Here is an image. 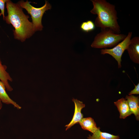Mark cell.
<instances>
[{
    "label": "cell",
    "instance_id": "cell-10",
    "mask_svg": "<svg viewBox=\"0 0 139 139\" xmlns=\"http://www.w3.org/2000/svg\"><path fill=\"white\" fill-rule=\"evenodd\" d=\"M7 67L3 65L0 58V80L4 84L6 90L8 91H11L13 88L9 84L8 82H12L13 80L9 73L6 71Z\"/></svg>",
    "mask_w": 139,
    "mask_h": 139
},
{
    "label": "cell",
    "instance_id": "cell-5",
    "mask_svg": "<svg viewBox=\"0 0 139 139\" xmlns=\"http://www.w3.org/2000/svg\"><path fill=\"white\" fill-rule=\"evenodd\" d=\"M132 32H128L125 38L111 49L105 48L100 50L101 54H108L112 56L117 62L119 68L121 67V57L124 51L126 50L130 43Z\"/></svg>",
    "mask_w": 139,
    "mask_h": 139
},
{
    "label": "cell",
    "instance_id": "cell-12",
    "mask_svg": "<svg viewBox=\"0 0 139 139\" xmlns=\"http://www.w3.org/2000/svg\"><path fill=\"white\" fill-rule=\"evenodd\" d=\"M6 89L4 83L0 80V100L4 103L12 104L18 109H20L21 107L12 100L7 93Z\"/></svg>",
    "mask_w": 139,
    "mask_h": 139
},
{
    "label": "cell",
    "instance_id": "cell-3",
    "mask_svg": "<svg viewBox=\"0 0 139 139\" xmlns=\"http://www.w3.org/2000/svg\"><path fill=\"white\" fill-rule=\"evenodd\" d=\"M126 36L124 34H116L109 29L101 30L95 36L91 46L96 48L114 47Z\"/></svg>",
    "mask_w": 139,
    "mask_h": 139
},
{
    "label": "cell",
    "instance_id": "cell-15",
    "mask_svg": "<svg viewBox=\"0 0 139 139\" xmlns=\"http://www.w3.org/2000/svg\"><path fill=\"white\" fill-rule=\"evenodd\" d=\"M7 1V0H0V10L1 11L0 13V16L2 15L4 20L5 16L4 15L5 4Z\"/></svg>",
    "mask_w": 139,
    "mask_h": 139
},
{
    "label": "cell",
    "instance_id": "cell-14",
    "mask_svg": "<svg viewBox=\"0 0 139 139\" xmlns=\"http://www.w3.org/2000/svg\"><path fill=\"white\" fill-rule=\"evenodd\" d=\"M95 25L94 22L91 20H88L83 22L81 25L80 28L83 31L88 32L94 30Z\"/></svg>",
    "mask_w": 139,
    "mask_h": 139
},
{
    "label": "cell",
    "instance_id": "cell-6",
    "mask_svg": "<svg viewBox=\"0 0 139 139\" xmlns=\"http://www.w3.org/2000/svg\"><path fill=\"white\" fill-rule=\"evenodd\" d=\"M130 59L134 63L139 64V37H135L131 39L127 49Z\"/></svg>",
    "mask_w": 139,
    "mask_h": 139
},
{
    "label": "cell",
    "instance_id": "cell-8",
    "mask_svg": "<svg viewBox=\"0 0 139 139\" xmlns=\"http://www.w3.org/2000/svg\"><path fill=\"white\" fill-rule=\"evenodd\" d=\"M114 103L119 112L120 118L125 119L132 114L125 99L122 98L114 102Z\"/></svg>",
    "mask_w": 139,
    "mask_h": 139
},
{
    "label": "cell",
    "instance_id": "cell-2",
    "mask_svg": "<svg viewBox=\"0 0 139 139\" xmlns=\"http://www.w3.org/2000/svg\"><path fill=\"white\" fill-rule=\"evenodd\" d=\"M93 8L90 12L97 15L95 25L101 30L109 29L116 34L121 32L115 6L106 0H91Z\"/></svg>",
    "mask_w": 139,
    "mask_h": 139
},
{
    "label": "cell",
    "instance_id": "cell-1",
    "mask_svg": "<svg viewBox=\"0 0 139 139\" xmlns=\"http://www.w3.org/2000/svg\"><path fill=\"white\" fill-rule=\"evenodd\" d=\"M6 3L8 14L5 16L4 20L14 28L13 30L14 38L23 42L35 32L33 23L29 21V16L24 13L22 8L18 3L10 0Z\"/></svg>",
    "mask_w": 139,
    "mask_h": 139
},
{
    "label": "cell",
    "instance_id": "cell-17",
    "mask_svg": "<svg viewBox=\"0 0 139 139\" xmlns=\"http://www.w3.org/2000/svg\"><path fill=\"white\" fill-rule=\"evenodd\" d=\"M2 107V102L0 100V110L1 109Z\"/></svg>",
    "mask_w": 139,
    "mask_h": 139
},
{
    "label": "cell",
    "instance_id": "cell-7",
    "mask_svg": "<svg viewBox=\"0 0 139 139\" xmlns=\"http://www.w3.org/2000/svg\"><path fill=\"white\" fill-rule=\"evenodd\" d=\"M72 101L75 104L74 112L72 120L68 124L66 125V130L70 128L75 124L79 123V122L83 118V115L81 112L82 109L85 107V105L83 102L77 99L73 98Z\"/></svg>",
    "mask_w": 139,
    "mask_h": 139
},
{
    "label": "cell",
    "instance_id": "cell-11",
    "mask_svg": "<svg viewBox=\"0 0 139 139\" xmlns=\"http://www.w3.org/2000/svg\"><path fill=\"white\" fill-rule=\"evenodd\" d=\"M81 128L84 130L94 133L98 129L93 119L91 117L83 118L79 122Z\"/></svg>",
    "mask_w": 139,
    "mask_h": 139
},
{
    "label": "cell",
    "instance_id": "cell-13",
    "mask_svg": "<svg viewBox=\"0 0 139 139\" xmlns=\"http://www.w3.org/2000/svg\"><path fill=\"white\" fill-rule=\"evenodd\" d=\"M99 127L98 129L92 135H89L88 139H119V136L115 135L110 133L102 132Z\"/></svg>",
    "mask_w": 139,
    "mask_h": 139
},
{
    "label": "cell",
    "instance_id": "cell-4",
    "mask_svg": "<svg viewBox=\"0 0 139 139\" xmlns=\"http://www.w3.org/2000/svg\"><path fill=\"white\" fill-rule=\"evenodd\" d=\"M18 3L22 8L25 9L31 16L34 32L42 30L43 27L41 21L43 14L46 11L51 8V6L48 2L45 1V4L40 8L33 6L27 0L26 2L21 0Z\"/></svg>",
    "mask_w": 139,
    "mask_h": 139
},
{
    "label": "cell",
    "instance_id": "cell-18",
    "mask_svg": "<svg viewBox=\"0 0 139 139\" xmlns=\"http://www.w3.org/2000/svg\"><path fill=\"white\" fill-rule=\"evenodd\" d=\"M0 42H1V41H0Z\"/></svg>",
    "mask_w": 139,
    "mask_h": 139
},
{
    "label": "cell",
    "instance_id": "cell-16",
    "mask_svg": "<svg viewBox=\"0 0 139 139\" xmlns=\"http://www.w3.org/2000/svg\"><path fill=\"white\" fill-rule=\"evenodd\" d=\"M139 94V83L136 85H135L134 88L130 91L128 94V95H131L133 94Z\"/></svg>",
    "mask_w": 139,
    "mask_h": 139
},
{
    "label": "cell",
    "instance_id": "cell-9",
    "mask_svg": "<svg viewBox=\"0 0 139 139\" xmlns=\"http://www.w3.org/2000/svg\"><path fill=\"white\" fill-rule=\"evenodd\" d=\"M125 99L128 102L130 111L135 116L137 120H139V98L133 95H126Z\"/></svg>",
    "mask_w": 139,
    "mask_h": 139
}]
</instances>
